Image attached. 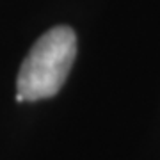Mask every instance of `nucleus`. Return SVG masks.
<instances>
[{"label":"nucleus","instance_id":"f257e3e1","mask_svg":"<svg viewBox=\"0 0 160 160\" xmlns=\"http://www.w3.org/2000/svg\"><path fill=\"white\" fill-rule=\"evenodd\" d=\"M77 36L69 27H53L41 36L25 57L16 80L18 102L57 94L73 66Z\"/></svg>","mask_w":160,"mask_h":160}]
</instances>
